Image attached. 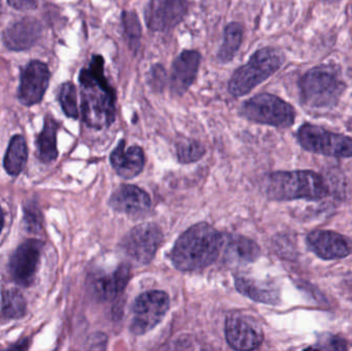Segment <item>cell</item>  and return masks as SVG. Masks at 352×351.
I'll list each match as a JSON object with an SVG mask.
<instances>
[{
    "instance_id": "obj_1",
    "label": "cell",
    "mask_w": 352,
    "mask_h": 351,
    "mask_svg": "<svg viewBox=\"0 0 352 351\" xmlns=\"http://www.w3.org/2000/svg\"><path fill=\"white\" fill-rule=\"evenodd\" d=\"M82 115L85 123L94 129L113 125L117 95L104 73V58L94 55L88 67L80 73Z\"/></svg>"
},
{
    "instance_id": "obj_2",
    "label": "cell",
    "mask_w": 352,
    "mask_h": 351,
    "mask_svg": "<svg viewBox=\"0 0 352 351\" xmlns=\"http://www.w3.org/2000/svg\"><path fill=\"white\" fill-rule=\"evenodd\" d=\"M223 245V236L219 231L206 223H199L176 240L171 262L180 271L202 270L217 259Z\"/></svg>"
},
{
    "instance_id": "obj_3",
    "label": "cell",
    "mask_w": 352,
    "mask_h": 351,
    "mask_svg": "<svg viewBox=\"0 0 352 351\" xmlns=\"http://www.w3.org/2000/svg\"><path fill=\"white\" fill-rule=\"evenodd\" d=\"M264 190L267 197L275 201L320 200L329 194L326 181L311 170L272 173L265 179Z\"/></svg>"
},
{
    "instance_id": "obj_4",
    "label": "cell",
    "mask_w": 352,
    "mask_h": 351,
    "mask_svg": "<svg viewBox=\"0 0 352 351\" xmlns=\"http://www.w3.org/2000/svg\"><path fill=\"white\" fill-rule=\"evenodd\" d=\"M301 100L312 109H332L338 104L346 89L338 68L316 66L308 70L299 82Z\"/></svg>"
},
{
    "instance_id": "obj_5",
    "label": "cell",
    "mask_w": 352,
    "mask_h": 351,
    "mask_svg": "<svg viewBox=\"0 0 352 351\" xmlns=\"http://www.w3.org/2000/svg\"><path fill=\"white\" fill-rule=\"evenodd\" d=\"M285 60V55L275 47L258 49L245 65L234 71L229 82V92L235 97L245 96L280 69Z\"/></svg>"
},
{
    "instance_id": "obj_6",
    "label": "cell",
    "mask_w": 352,
    "mask_h": 351,
    "mask_svg": "<svg viewBox=\"0 0 352 351\" xmlns=\"http://www.w3.org/2000/svg\"><path fill=\"white\" fill-rule=\"evenodd\" d=\"M241 111L246 119L263 125L287 128L295 123L294 107L279 97L268 93L248 99L242 105Z\"/></svg>"
},
{
    "instance_id": "obj_7",
    "label": "cell",
    "mask_w": 352,
    "mask_h": 351,
    "mask_svg": "<svg viewBox=\"0 0 352 351\" xmlns=\"http://www.w3.org/2000/svg\"><path fill=\"white\" fill-rule=\"evenodd\" d=\"M304 150L334 158H352V138L334 133L320 126L304 124L297 133Z\"/></svg>"
},
{
    "instance_id": "obj_8",
    "label": "cell",
    "mask_w": 352,
    "mask_h": 351,
    "mask_svg": "<svg viewBox=\"0 0 352 351\" xmlns=\"http://www.w3.org/2000/svg\"><path fill=\"white\" fill-rule=\"evenodd\" d=\"M169 305V296L162 291H148L140 295L132 307L131 333L144 335L154 329L168 313Z\"/></svg>"
},
{
    "instance_id": "obj_9",
    "label": "cell",
    "mask_w": 352,
    "mask_h": 351,
    "mask_svg": "<svg viewBox=\"0 0 352 351\" xmlns=\"http://www.w3.org/2000/svg\"><path fill=\"white\" fill-rule=\"evenodd\" d=\"M163 240V233L157 225L146 223L132 229L122 240L120 247L128 259L138 265H146L154 259Z\"/></svg>"
},
{
    "instance_id": "obj_10",
    "label": "cell",
    "mask_w": 352,
    "mask_h": 351,
    "mask_svg": "<svg viewBox=\"0 0 352 351\" xmlns=\"http://www.w3.org/2000/svg\"><path fill=\"white\" fill-rule=\"evenodd\" d=\"M226 339L236 350H256L264 340L262 328L256 319L242 313H232L226 319Z\"/></svg>"
},
{
    "instance_id": "obj_11",
    "label": "cell",
    "mask_w": 352,
    "mask_h": 351,
    "mask_svg": "<svg viewBox=\"0 0 352 351\" xmlns=\"http://www.w3.org/2000/svg\"><path fill=\"white\" fill-rule=\"evenodd\" d=\"M186 12V0H151L144 10V20L150 30L166 32L184 20Z\"/></svg>"
},
{
    "instance_id": "obj_12",
    "label": "cell",
    "mask_w": 352,
    "mask_h": 351,
    "mask_svg": "<svg viewBox=\"0 0 352 351\" xmlns=\"http://www.w3.org/2000/svg\"><path fill=\"white\" fill-rule=\"evenodd\" d=\"M43 247L41 240L28 239L14 251L10 259V271L19 286L27 288L34 282Z\"/></svg>"
},
{
    "instance_id": "obj_13",
    "label": "cell",
    "mask_w": 352,
    "mask_h": 351,
    "mask_svg": "<svg viewBox=\"0 0 352 351\" xmlns=\"http://www.w3.org/2000/svg\"><path fill=\"white\" fill-rule=\"evenodd\" d=\"M50 82L49 68L43 62L32 61L23 70L18 98L26 106L36 104L43 99Z\"/></svg>"
},
{
    "instance_id": "obj_14",
    "label": "cell",
    "mask_w": 352,
    "mask_h": 351,
    "mask_svg": "<svg viewBox=\"0 0 352 351\" xmlns=\"http://www.w3.org/2000/svg\"><path fill=\"white\" fill-rule=\"evenodd\" d=\"M306 243L314 255L326 261L343 259L351 253L346 238L334 231H312L306 237Z\"/></svg>"
},
{
    "instance_id": "obj_15",
    "label": "cell",
    "mask_w": 352,
    "mask_h": 351,
    "mask_svg": "<svg viewBox=\"0 0 352 351\" xmlns=\"http://www.w3.org/2000/svg\"><path fill=\"white\" fill-rule=\"evenodd\" d=\"M151 205L148 194L136 185H121L109 199V206L113 210L129 216H144L151 210Z\"/></svg>"
},
{
    "instance_id": "obj_16",
    "label": "cell",
    "mask_w": 352,
    "mask_h": 351,
    "mask_svg": "<svg viewBox=\"0 0 352 351\" xmlns=\"http://www.w3.org/2000/svg\"><path fill=\"white\" fill-rule=\"evenodd\" d=\"M131 267L122 264L111 273H100L90 278V290L100 301H109L119 296L129 282Z\"/></svg>"
},
{
    "instance_id": "obj_17",
    "label": "cell",
    "mask_w": 352,
    "mask_h": 351,
    "mask_svg": "<svg viewBox=\"0 0 352 351\" xmlns=\"http://www.w3.org/2000/svg\"><path fill=\"white\" fill-rule=\"evenodd\" d=\"M199 52L186 49L175 60L170 76L171 92L175 96H182L196 80L200 66Z\"/></svg>"
},
{
    "instance_id": "obj_18",
    "label": "cell",
    "mask_w": 352,
    "mask_h": 351,
    "mask_svg": "<svg viewBox=\"0 0 352 351\" xmlns=\"http://www.w3.org/2000/svg\"><path fill=\"white\" fill-rule=\"evenodd\" d=\"M144 152L140 146L125 148V140H121L111 155V163L116 172L126 179L138 177L144 167Z\"/></svg>"
},
{
    "instance_id": "obj_19",
    "label": "cell",
    "mask_w": 352,
    "mask_h": 351,
    "mask_svg": "<svg viewBox=\"0 0 352 351\" xmlns=\"http://www.w3.org/2000/svg\"><path fill=\"white\" fill-rule=\"evenodd\" d=\"M41 32L38 21L32 18L22 19L4 31V43L12 51H24L36 43Z\"/></svg>"
},
{
    "instance_id": "obj_20",
    "label": "cell",
    "mask_w": 352,
    "mask_h": 351,
    "mask_svg": "<svg viewBox=\"0 0 352 351\" xmlns=\"http://www.w3.org/2000/svg\"><path fill=\"white\" fill-rule=\"evenodd\" d=\"M235 286L244 296L256 302L277 304L280 300L279 291L273 284L240 276L235 280Z\"/></svg>"
},
{
    "instance_id": "obj_21",
    "label": "cell",
    "mask_w": 352,
    "mask_h": 351,
    "mask_svg": "<svg viewBox=\"0 0 352 351\" xmlns=\"http://www.w3.org/2000/svg\"><path fill=\"white\" fill-rule=\"evenodd\" d=\"M261 255L260 247L252 239L244 236H232L225 247L226 261L232 264L252 263Z\"/></svg>"
},
{
    "instance_id": "obj_22",
    "label": "cell",
    "mask_w": 352,
    "mask_h": 351,
    "mask_svg": "<svg viewBox=\"0 0 352 351\" xmlns=\"http://www.w3.org/2000/svg\"><path fill=\"white\" fill-rule=\"evenodd\" d=\"M58 125L53 117H45V127L37 138V155L43 163H50L58 157L57 150Z\"/></svg>"
},
{
    "instance_id": "obj_23",
    "label": "cell",
    "mask_w": 352,
    "mask_h": 351,
    "mask_svg": "<svg viewBox=\"0 0 352 351\" xmlns=\"http://www.w3.org/2000/svg\"><path fill=\"white\" fill-rule=\"evenodd\" d=\"M243 38V27L240 23L232 22L225 27L223 39L219 52L217 61L219 63H229L235 57Z\"/></svg>"
},
{
    "instance_id": "obj_24",
    "label": "cell",
    "mask_w": 352,
    "mask_h": 351,
    "mask_svg": "<svg viewBox=\"0 0 352 351\" xmlns=\"http://www.w3.org/2000/svg\"><path fill=\"white\" fill-rule=\"evenodd\" d=\"M28 150L26 141L21 135H16L10 140V146L4 157V169L10 175L20 174L26 164Z\"/></svg>"
},
{
    "instance_id": "obj_25",
    "label": "cell",
    "mask_w": 352,
    "mask_h": 351,
    "mask_svg": "<svg viewBox=\"0 0 352 351\" xmlns=\"http://www.w3.org/2000/svg\"><path fill=\"white\" fill-rule=\"evenodd\" d=\"M26 313V300L20 291L8 288L2 294L1 317L6 319H19Z\"/></svg>"
},
{
    "instance_id": "obj_26",
    "label": "cell",
    "mask_w": 352,
    "mask_h": 351,
    "mask_svg": "<svg viewBox=\"0 0 352 351\" xmlns=\"http://www.w3.org/2000/svg\"><path fill=\"white\" fill-rule=\"evenodd\" d=\"M123 21L124 32L127 38L128 45L132 51L136 52L140 45L142 38V24L138 14L133 10L123 12L122 14Z\"/></svg>"
},
{
    "instance_id": "obj_27",
    "label": "cell",
    "mask_w": 352,
    "mask_h": 351,
    "mask_svg": "<svg viewBox=\"0 0 352 351\" xmlns=\"http://www.w3.org/2000/svg\"><path fill=\"white\" fill-rule=\"evenodd\" d=\"M176 152L179 162L188 164L200 160L204 156L205 148L200 142L184 138L177 142Z\"/></svg>"
},
{
    "instance_id": "obj_28",
    "label": "cell",
    "mask_w": 352,
    "mask_h": 351,
    "mask_svg": "<svg viewBox=\"0 0 352 351\" xmlns=\"http://www.w3.org/2000/svg\"><path fill=\"white\" fill-rule=\"evenodd\" d=\"M60 104L64 113L72 119H78V99H76V88L72 82H65L61 87L59 94Z\"/></svg>"
},
{
    "instance_id": "obj_29",
    "label": "cell",
    "mask_w": 352,
    "mask_h": 351,
    "mask_svg": "<svg viewBox=\"0 0 352 351\" xmlns=\"http://www.w3.org/2000/svg\"><path fill=\"white\" fill-rule=\"evenodd\" d=\"M312 350H347V342L338 336L327 335L320 336L316 346H311Z\"/></svg>"
},
{
    "instance_id": "obj_30",
    "label": "cell",
    "mask_w": 352,
    "mask_h": 351,
    "mask_svg": "<svg viewBox=\"0 0 352 351\" xmlns=\"http://www.w3.org/2000/svg\"><path fill=\"white\" fill-rule=\"evenodd\" d=\"M166 80L167 76L164 67L160 64L153 66L148 76V82L152 88L157 91H162L166 84Z\"/></svg>"
},
{
    "instance_id": "obj_31",
    "label": "cell",
    "mask_w": 352,
    "mask_h": 351,
    "mask_svg": "<svg viewBox=\"0 0 352 351\" xmlns=\"http://www.w3.org/2000/svg\"><path fill=\"white\" fill-rule=\"evenodd\" d=\"M25 222L28 225L29 228L39 229L41 225V216H39L38 210H34L31 206L30 210H26V216H25Z\"/></svg>"
},
{
    "instance_id": "obj_32",
    "label": "cell",
    "mask_w": 352,
    "mask_h": 351,
    "mask_svg": "<svg viewBox=\"0 0 352 351\" xmlns=\"http://www.w3.org/2000/svg\"><path fill=\"white\" fill-rule=\"evenodd\" d=\"M12 8L19 10H32L36 6L37 0H8Z\"/></svg>"
},
{
    "instance_id": "obj_33",
    "label": "cell",
    "mask_w": 352,
    "mask_h": 351,
    "mask_svg": "<svg viewBox=\"0 0 352 351\" xmlns=\"http://www.w3.org/2000/svg\"><path fill=\"white\" fill-rule=\"evenodd\" d=\"M3 212H2L1 206H0V233H1L2 228H3Z\"/></svg>"
},
{
    "instance_id": "obj_34",
    "label": "cell",
    "mask_w": 352,
    "mask_h": 351,
    "mask_svg": "<svg viewBox=\"0 0 352 351\" xmlns=\"http://www.w3.org/2000/svg\"><path fill=\"white\" fill-rule=\"evenodd\" d=\"M346 284H347V286H349V288H352V272L346 278Z\"/></svg>"
},
{
    "instance_id": "obj_35",
    "label": "cell",
    "mask_w": 352,
    "mask_h": 351,
    "mask_svg": "<svg viewBox=\"0 0 352 351\" xmlns=\"http://www.w3.org/2000/svg\"><path fill=\"white\" fill-rule=\"evenodd\" d=\"M322 1L329 2V3H335V2L340 1V0H322Z\"/></svg>"
},
{
    "instance_id": "obj_36",
    "label": "cell",
    "mask_w": 352,
    "mask_h": 351,
    "mask_svg": "<svg viewBox=\"0 0 352 351\" xmlns=\"http://www.w3.org/2000/svg\"><path fill=\"white\" fill-rule=\"evenodd\" d=\"M0 5H1V2H0Z\"/></svg>"
}]
</instances>
